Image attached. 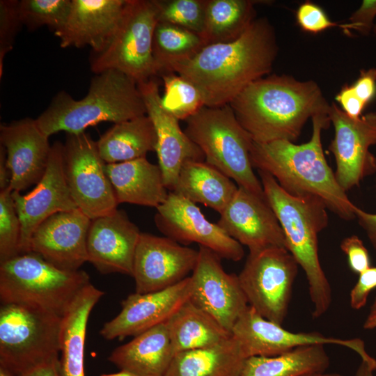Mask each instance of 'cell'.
Wrapping results in <instances>:
<instances>
[{
    "label": "cell",
    "mask_w": 376,
    "mask_h": 376,
    "mask_svg": "<svg viewBox=\"0 0 376 376\" xmlns=\"http://www.w3.org/2000/svg\"><path fill=\"white\" fill-rule=\"evenodd\" d=\"M156 209L155 223L166 237L184 245L197 243L232 261H240L244 257L242 245L217 224L208 221L189 199L170 191Z\"/></svg>",
    "instance_id": "13"
},
{
    "label": "cell",
    "mask_w": 376,
    "mask_h": 376,
    "mask_svg": "<svg viewBox=\"0 0 376 376\" xmlns=\"http://www.w3.org/2000/svg\"><path fill=\"white\" fill-rule=\"evenodd\" d=\"M175 355L219 344L232 336L212 316L185 302L165 322Z\"/></svg>",
    "instance_id": "30"
},
{
    "label": "cell",
    "mask_w": 376,
    "mask_h": 376,
    "mask_svg": "<svg viewBox=\"0 0 376 376\" xmlns=\"http://www.w3.org/2000/svg\"><path fill=\"white\" fill-rule=\"evenodd\" d=\"M363 327L367 330L376 329V297L370 308Z\"/></svg>",
    "instance_id": "50"
},
{
    "label": "cell",
    "mask_w": 376,
    "mask_h": 376,
    "mask_svg": "<svg viewBox=\"0 0 376 376\" xmlns=\"http://www.w3.org/2000/svg\"><path fill=\"white\" fill-rule=\"evenodd\" d=\"M0 376H15L8 370L0 367Z\"/></svg>",
    "instance_id": "53"
},
{
    "label": "cell",
    "mask_w": 376,
    "mask_h": 376,
    "mask_svg": "<svg viewBox=\"0 0 376 376\" xmlns=\"http://www.w3.org/2000/svg\"><path fill=\"white\" fill-rule=\"evenodd\" d=\"M21 224L20 254L31 252V240L38 226L60 212L78 208L68 186L63 168V144L51 147L45 174L36 187L26 195L12 191Z\"/></svg>",
    "instance_id": "17"
},
{
    "label": "cell",
    "mask_w": 376,
    "mask_h": 376,
    "mask_svg": "<svg viewBox=\"0 0 376 376\" xmlns=\"http://www.w3.org/2000/svg\"><path fill=\"white\" fill-rule=\"evenodd\" d=\"M91 221L79 208L54 214L34 231L31 252L59 269L79 270L88 262L86 242Z\"/></svg>",
    "instance_id": "21"
},
{
    "label": "cell",
    "mask_w": 376,
    "mask_h": 376,
    "mask_svg": "<svg viewBox=\"0 0 376 376\" xmlns=\"http://www.w3.org/2000/svg\"><path fill=\"white\" fill-rule=\"evenodd\" d=\"M352 86L357 95L366 105L376 95V68L362 69Z\"/></svg>",
    "instance_id": "45"
},
{
    "label": "cell",
    "mask_w": 376,
    "mask_h": 376,
    "mask_svg": "<svg viewBox=\"0 0 376 376\" xmlns=\"http://www.w3.org/2000/svg\"><path fill=\"white\" fill-rule=\"evenodd\" d=\"M164 86L161 102L164 109L178 120H187L205 106L198 89L174 72L160 75Z\"/></svg>",
    "instance_id": "35"
},
{
    "label": "cell",
    "mask_w": 376,
    "mask_h": 376,
    "mask_svg": "<svg viewBox=\"0 0 376 376\" xmlns=\"http://www.w3.org/2000/svg\"><path fill=\"white\" fill-rule=\"evenodd\" d=\"M229 104L253 141L295 143L308 119L329 115L331 104L316 81L274 74L251 83Z\"/></svg>",
    "instance_id": "2"
},
{
    "label": "cell",
    "mask_w": 376,
    "mask_h": 376,
    "mask_svg": "<svg viewBox=\"0 0 376 376\" xmlns=\"http://www.w3.org/2000/svg\"><path fill=\"white\" fill-rule=\"evenodd\" d=\"M146 115L138 84L127 75L107 70L96 74L88 93L79 100L65 91L58 93L36 119L49 137L58 132L79 134L101 122L118 123Z\"/></svg>",
    "instance_id": "5"
},
{
    "label": "cell",
    "mask_w": 376,
    "mask_h": 376,
    "mask_svg": "<svg viewBox=\"0 0 376 376\" xmlns=\"http://www.w3.org/2000/svg\"><path fill=\"white\" fill-rule=\"evenodd\" d=\"M19 1L1 0L0 1V77L3 73V63L6 55L14 45L15 38L23 23L19 9Z\"/></svg>",
    "instance_id": "39"
},
{
    "label": "cell",
    "mask_w": 376,
    "mask_h": 376,
    "mask_svg": "<svg viewBox=\"0 0 376 376\" xmlns=\"http://www.w3.org/2000/svg\"><path fill=\"white\" fill-rule=\"evenodd\" d=\"M139 228L120 210L91 221L87 236L88 262L101 274L132 276Z\"/></svg>",
    "instance_id": "22"
},
{
    "label": "cell",
    "mask_w": 376,
    "mask_h": 376,
    "mask_svg": "<svg viewBox=\"0 0 376 376\" xmlns=\"http://www.w3.org/2000/svg\"><path fill=\"white\" fill-rule=\"evenodd\" d=\"M207 45L200 34L158 22L152 39V54L158 75L168 73L172 65L192 57Z\"/></svg>",
    "instance_id": "34"
},
{
    "label": "cell",
    "mask_w": 376,
    "mask_h": 376,
    "mask_svg": "<svg viewBox=\"0 0 376 376\" xmlns=\"http://www.w3.org/2000/svg\"><path fill=\"white\" fill-rule=\"evenodd\" d=\"M375 17L376 0H363L360 6L352 13L347 22L340 24V28L346 34H350L352 31H354L363 36H368L373 32Z\"/></svg>",
    "instance_id": "41"
},
{
    "label": "cell",
    "mask_w": 376,
    "mask_h": 376,
    "mask_svg": "<svg viewBox=\"0 0 376 376\" xmlns=\"http://www.w3.org/2000/svg\"><path fill=\"white\" fill-rule=\"evenodd\" d=\"M198 258V250L167 237L141 233L132 276L136 292H156L182 281L193 272Z\"/></svg>",
    "instance_id": "16"
},
{
    "label": "cell",
    "mask_w": 376,
    "mask_h": 376,
    "mask_svg": "<svg viewBox=\"0 0 376 376\" xmlns=\"http://www.w3.org/2000/svg\"><path fill=\"white\" fill-rule=\"evenodd\" d=\"M340 247L347 256L348 265L352 272L359 275L371 267L368 251L358 236L344 238Z\"/></svg>",
    "instance_id": "42"
},
{
    "label": "cell",
    "mask_w": 376,
    "mask_h": 376,
    "mask_svg": "<svg viewBox=\"0 0 376 376\" xmlns=\"http://www.w3.org/2000/svg\"><path fill=\"white\" fill-rule=\"evenodd\" d=\"M158 22L171 24L203 36L207 0H154Z\"/></svg>",
    "instance_id": "37"
},
{
    "label": "cell",
    "mask_w": 376,
    "mask_h": 376,
    "mask_svg": "<svg viewBox=\"0 0 376 376\" xmlns=\"http://www.w3.org/2000/svg\"><path fill=\"white\" fill-rule=\"evenodd\" d=\"M302 376H343V375L338 373L318 372V373H313L304 375Z\"/></svg>",
    "instance_id": "52"
},
{
    "label": "cell",
    "mask_w": 376,
    "mask_h": 376,
    "mask_svg": "<svg viewBox=\"0 0 376 376\" xmlns=\"http://www.w3.org/2000/svg\"><path fill=\"white\" fill-rule=\"evenodd\" d=\"M376 288V267L369 269L359 275V279L350 292V305L359 310L366 304L370 293Z\"/></svg>",
    "instance_id": "43"
},
{
    "label": "cell",
    "mask_w": 376,
    "mask_h": 376,
    "mask_svg": "<svg viewBox=\"0 0 376 376\" xmlns=\"http://www.w3.org/2000/svg\"><path fill=\"white\" fill-rule=\"evenodd\" d=\"M72 0H22L19 9L22 22L29 31L47 26L56 33L66 24Z\"/></svg>",
    "instance_id": "36"
},
{
    "label": "cell",
    "mask_w": 376,
    "mask_h": 376,
    "mask_svg": "<svg viewBox=\"0 0 376 376\" xmlns=\"http://www.w3.org/2000/svg\"><path fill=\"white\" fill-rule=\"evenodd\" d=\"M338 107L349 117L358 118L363 115L366 104L356 95L352 85L345 84L336 95Z\"/></svg>",
    "instance_id": "44"
},
{
    "label": "cell",
    "mask_w": 376,
    "mask_h": 376,
    "mask_svg": "<svg viewBox=\"0 0 376 376\" xmlns=\"http://www.w3.org/2000/svg\"><path fill=\"white\" fill-rule=\"evenodd\" d=\"M311 120L312 134L306 143L253 141L250 151L252 166L272 175L289 194L316 196L339 217L352 220L356 218L357 206L338 183L323 152L321 134L331 124L329 115L319 114Z\"/></svg>",
    "instance_id": "3"
},
{
    "label": "cell",
    "mask_w": 376,
    "mask_h": 376,
    "mask_svg": "<svg viewBox=\"0 0 376 376\" xmlns=\"http://www.w3.org/2000/svg\"><path fill=\"white\" fill-rule=\"evenodd\" d=\"M295 17L300 29L310 33L317 34L331 27H340V24L332 22L323 8L309 1L299 5Z\"/></svg>",
    "instance_id": "40"
},
{
    "label": "cell",
    "mask_w": 376,
    "mask_h": 376,
    "mask_svg": "<svg viewBox=\"0 0 376 376\" xmlns=\"http://www.w3.org/2000/svg\"><path fill=\"white\" fill-rule=\"evenodd\" d=\"M11 173L7 164L6 152L3 146H0V191L10 188Z\"/></svg>",
    "instance_id": "48"
},
{
    "label": "cell",
    "mask_w": 376,
    "mask_h": 376,
    "mask_svg": "<svg viewBox=\"0 0 376 376\" xmlns=\"http://www.w3.org/2000/svg\"><path fill=\"white\" fill-rule=\"evenodd\" d=\"M375 370H376V362L361 359L354 376H374Z\"/></svg>",
    "instance_id": "49"
},
{
    "label": "cell",
    "mask_w": 376,
    "mask_h": 376,
    "mask_svg": "<svg viewBox=\"0 0 376 376\" xmlns=\"http://www.w3.org/2000/svg\"><path fill=\"white\" fill-rule=\"evenodd\" d=\"M104 292L91 283L76 297L62 318L60 376H85L84 347L89 315Z\"/></svg>",
    "instance_id": "27"
},
{
    "label": "cell",
    "mask_w": 376,
    "mask_h": 376,
    "mask_svg": "<svg viewBox=\"0 0 376 376\" xmlns=\"http://www.w3.org/2000/svg\"><path fill=\"white\" fill-rule=\"evenodd\" d=\"M355 217L360 226L366 232L371 244L376 249V214L365 212L357 207Z\"/></svg>",
    "instance_id": "46"
},
{
    "label": "cell",
    "mask_w": 376,
    "mask_h": 376,
    "mask_svg": "<svg viewBox=\"0 0 376 376\" xmlns=\"http://www.w3.org/2000/svg\"><path fill=\"white\" fill-rule=\"evenodd\" d=\"M157 135L155 152L158 157L164 184L173 191L180 170L187 161H204L202 150L182 131L179 120L166 111L162 105L157 81L152 78L138 84Z\"/></svg>",
    "instance_id": "20"
},
{
    "label": "cell",
    "mask_w": 376,
    "mask_h": 376,
    "mask_svg": "<svg viewBox=\"0 0 376 376\" xmlns=\"http://www.w3.org/2000/svg\"><path fill=\"white\" fill-rule=\"evenodd\" d=\"M221 258L199 246L198 260L190 276L189 300L231 333L249 304L237 275L227 273Z\"/></svg>",
    "instance_id": "14"
},
{
    "label": "cell",
    "mask_w": 376,
    "mask_h": 376,
    "mask_svg": "<svg viewBox=\"0 0 376 376\" xmlns=\"http://www.w3.org/2000/svg\"><path fill=\"white\" fill-rule=\"evenodd\" d=\"M246 359L232 336L212 347L176 354L164 376H238Z\"/></svg>",
    "instance_id": "28"
},
{
    "label": "cell",
    "mask_w": 376,
    "mask_h": 376,
    "mask_svg": "<svg viewBox=\"0 0 376 376\" xmlns=\"http://www.w3.org/2000/svg\"><path fill=\"white\" fill-rule=\"evenodd\" d=\"M231 334L240 343L246 358L275 356L299 347L328 344L350 349L361 359L370 357L360 338L343 339L318 332L290 331L282 325L265 319L249 306L235 322Z\"/></svg>",
    "instance_id": "15"
},
{
    "label": "cell",
    "mask_w": 376,
    "mask_h": 376,
    "mask_svg": "<svg viewBox=\"0 0 376 376\" xmlns=\"http://www.w3.org/2000/svg\"><path fill=\"white\" fill-rule=\"evenodd\" d=\"M100 376H137V375L130 371H127L125 370H120V371L117 373L102 374Z\"/></svg>",
    "instance_id": "51"
},
{
    "label": "cell",
    "mask_w": 376,
    "mask_h": 376,
    "mask_svg": "<svg viewBox=\"0 0 376 376\" xmlns=\"http://www.w3.org/2000/svg\"><path fill=\"white\" fill-rule=\"evenodd\" d=\"M158 22L154 0H127L120 24L107 45L91 53V70L95 74L118 70L140 84L158 75L152 54V39Z\"/></svg>",
    "instance_id": "9"
},
{
    "label": "cell",
    "mask_w": 376,
    "mask_h": 376,
    "mask_svg": "<svg viewBox=\"0 0 376 376\" xmlns=\"http://www.w3.org/2000/svg\"><path fill=\"white\" fill-rule=\"evenodd\" d=\"M217 224L232 238L247 246L249 253L270 247L286 249L281 226L265 198L243 187H238L220 214Z\"/></svg>",
    "instance_id": "18"
},
{
    "label": "cell",
    "mask_w": 376,
    "mask_h": 376,
    "mask_svg": "<svg viewBox=\"0 0 376 376\" xmlns=\"http://www.w3.org/2000/svg\"><path fill=\"white\" fill-rule=\"evenodd\" d=\"M157 135L146 114L113 126L97 141L100 156L106 164H115L146 157L155 151Z\"/></svg>",
    "instance_id": "31"
},
{
    "label": "cell",
    "mask_w": 376,
    "mask_h": 376,
    "mask_svg": "<svg viewBox=\"0 0 376 376\" xmlns=\"http://www.w3.org/2000/svg\"><path fill=\"white\" fill-rule=\"evenodd\" d=\"M17 376H60L59 358L36 366Z\"/></svg>",
    "instance_id": "47"
},
{
    "label": "cell",
    "mask_w": 376,
    "mask_h": 376,
    "mask_svg": "<svg viewBox=\"0 0 376 376\" xmlns=\"http://www.w3.org/2000/svg\"><path fill=\"white\" fill-rule=\"evenodd\" d=\"M186 123L184 132L202 150L206 163L230 178L238 187L265 198L251 162L253 141L229 104L215 107L204 106Z\"/></svg>",
    "instance_id": "7"
},
{
    "label": "cell",
    "mask_w": 376,
    "mask_h": 376,
    "mask_svg": "<svg viewBox=\"0 0 376 376\" xmlns=\"http://www.w3.org/2000/svg\"><path fill=\"white\" fill-rule=\"evenodd\" d=\"M127 0H72L64 27L54 33L63 48L89 46L91 53L101 52L109 43L121 20Z\"/></svg>",
    "instance_id": "24"
},
{
    "label": "cell",
    "mask_w": 376,
    "mask_h": 376,
    "mask_svg": "<svg viewBox=\"0 0 376 376\" xmlns=\"http://www.w3.org/2000/svg\"><path fill=\"white\" fill-rule=\"evenodd\" d=\"M329 117L334 128L329 149L336 160L335 176L346 192L376 172V157L370 151L376 144V111L352 118L332 102Z\"/></svg>",
    "instance_id": "12"
},
{
    "label": "cell",
    "mask_w": 376,
    "mask_h": 376,
    "mask_svg": "<svg viewBox=\"0 0 376 376\" xmlns=\"http://www.w3.org/2000/svg\"><path fill=\"white\" fill-rule=\"evenodd\" d=\"M329 364L324 345H307L275 356L248 357L238 376H302L325 372Z\"/></svg>",
    "instance_id": "32"
},
{
    "label": "cell",
    "mask_w": 376,
    "mask_h": 376,
    "mask_svg": "<svg viewBox=\"0 0 376 376\" xmlns=\"http://www.w3.org/2000/svg\"><path fill=\"white\" fill-rule=\"evenodd\" d=\"M107 172L118 204L157 208L169 195L160 167L146 157L107 164Z\"/></svg>",
    "instance_id": "25"
},
{
    "label": "cell",
    "mask_w": 376,
    "mask_h": 376,
    "mask_svg": "<svg viewBox=\"0 0 376 376\" xmlns=\"http://www.w3.org/2000/svg\"><path fill=\"white\" fill-rule=\"evenodd\" d=\"M0 142L11 173L10 189L23 191L38 184L45 173L51 147L36 119L25 118L0 126Z\"/></svg>",
    "instance_id": "23"
},
{
    "label": "cell",
    "mask_w": 376,
    "mask_h": 376,
    "mask_svg": "<svg viewBox=\"0 0 376 376\" xmlns=\"http://www.w3.org/2000/svg\"><path fill=\"white\" fill-rule=\"evenodd\" d=\"M258 172L265 199L283 230L286 249L305 273L313 306L312 317L318 318L328 311L332 301L331 288L318 253V235L328 225V208L316 196L289 194L272 175Z\"/></svg>",
    "instance_id": "4"
},
{
    "label": "cell",
    "mask_w": 376,
    "mask_h": 376,
    "mask_svg": "<svg viewBox=\"0 0 376 376\" xmlns=\"http://www.w3.org/2000/svg\"><path fill=\"white\" fill-rule=\"evenodd\" d=\"M278 52L274 26L267 18L260 17L235 40L207 45L172 65L169 72L193 84L205 107H221L230 104L251 83L269 75Z\"/></svg>",
    "instance_id": "1"
},
{
    "label": "cell",
    "mask_w": 376,
    "mask_h": 376,
    "mask_svg": "<svg viewBox=\"0 0 376 376\" xmlns=\"http://www.w3.org/2000/svg\"><path fill=\"white\" fill-rule=\"evenodd\" d=\"M298 267L285 248L270 247L249 253L237 275L249 306L265 319L282 325Z\"/></svg>",
    "instance_id": "10"
},
{
    "label": "cell",
    "mask_w": 376,
    "mask_h": 376,
    "mask_svg": "<svg viewBox=\"0 0 376 376\" xmlns=\"http://www.w3.org/2000/svg\"><path fill=\"white\" fill-rule=\"evenodd\" d=\"M175 356L166 323L114 349L109 361L137 376H164Z\"/></svg>",
    "instance_id": "26"
},
{
    "label": "cell",
    "mask_w": 376,
    "mask_h": 376,
    "mask_svg": "<svg viewBox=\"0 0 376 376\" xmlns=\"http://www.w3.org/2000/svg\"><path fill=\"white\" fill-rule=\"evenodd\" d=\"M373 33L376 36V24H375L374 28L373 29Z\"/></svg>",
    "instance_id": "54"
},
{
    "label": "cell",
    "mask_w": 376,
    "mask_h": 376,
    "mask_svg": "<svg viewBox=\"0 0 376 376\" xmlns=\"http://www.w3.org/2000/svg\"><path fill=\"white\" fill-rule=\"evenodd\" d=\"M191 293L190 276L166 289L132 293L122 303L120 313L104 324L100 334L106 340L136 336L166 322L187 300Z\"/></svg>",
    "instance_id": "19"
},
{
    "label": "cell",
    "mask_w": 376,
    "mask_h": 376,
    "mask_svg": "<svg viewBox=\"0 0 376 376\" xmlns=\"http://www.w3.org/2000/svg\"><path fill=\"white\" fill-rule=\"evenodd\" d=\"M90 283L85 271L59 269L33 252L0 263L1 304H21L61 318Z\"/></svg>",
    "instance_id": "6"
},
{
    "label": "cell",
    "mask_w": 376,
    "mask_h": 376,
    "mask_svg": "<svg viewBox=\"0 0 376 376\" xmlns=\"http://www.w3.org/2000/svg\"><path fill=\"white\" fill-rule=\"evenodd\" d=\"M251 0H207L203 37L207 45L240 37L256 19Z\"/></svg>",
    "instance_id": "33"
},
{
    "label": "cell",
    "mask_w": 376,
    "mask_h": 376,
    "mask_svg": "<svg viewBox=\"0 0 376 376\" xmlns=\"http://www.w3.org/2000/svg\"><path fill=\"white\" fill-rule=\"evenodd\" d=\"M238 186L233 180L204 161H187L182 166L173 192L221 214Z\"/></svg>",
    "instance_id": "29"
},
{
    "label": "cell",
    "mask_w": 376,
    "mask_h": 376,
    "mask_svg": "<svg viewBox=\"0 0 376 376\" xmlns=\"http://www.w3.org/2000/svg\"><path fill=\"white\" fill-rule=\"evenodd\" d=\"M63 168L68 186L77 207L91 220L110 214L118 205L100 155L97 141L84 132L67 134Z\"/></svg>",
    "instance_id": "11"
},
{
    "label": "cell",
    "mask_w": 376,
    "mask_h": 376,
    "mask_svg": "<svg viewBox=\"0 0 376 376\" xmlns=\"http://www.w3.org/2000/svg\"><path fill=\"white\" fill-rule=\"evenodd\" d=\"M62 318L17 304L0 308V367L14 375L59 358Z\"/></svg>",
    "instance_id": "8"
},
{
    "label": "cell",
    "mask_w": 376,
    "mask_h": 376,
    "mask_svg": "<svg viewBox=\"0 0 376 376\" xmlns=\"http://www.w3.org/2000/svg\"><path fill=\"white\" fill-rule=\"evenodd\" d=\"M21 224L12 191H0V263L20 254Z\"/></svg>",
    "instance_id": "38"
}]
</instances>
